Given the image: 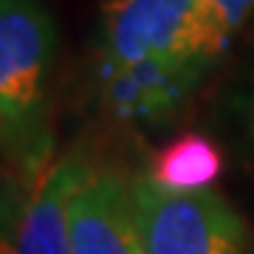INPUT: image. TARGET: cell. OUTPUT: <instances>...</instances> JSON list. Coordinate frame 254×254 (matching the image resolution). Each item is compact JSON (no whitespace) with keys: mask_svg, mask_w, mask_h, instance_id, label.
Listing matches in <instances>:
<instances>
[{"mask_svg":"<svg viewBox=\"0 0 254 254\" xmlns=\"http://www.w3.org/2000/svg\"><path fill=\"white\" fill-rule=\"evenodd\" d=\"M68 229L73 254H144L133 175L116 164L76 155Z\"/></svg>","mask_w":254,"mask_h":254,"instance_id":"5","label":"cell"},{"mask_svg":"<svg viewBox=\"0 0 254 254\" xmlns=\"http://www.w3.org/2000/svg\"><path fill=\"white\" fill-rule=\"evenodd\" d=\"M133 198L144 254H249L237 209L215 190H170L141 170Z\"/></svg>","mask_w":254,"mask_h":254,"instance_id":"2","label":"cell"},{"mask_svg":"<svg viewBox=\"0 0 254 254\" xmlns=\"http://www.w3.org/2000/svg\"><path fill=\"white\" fill-rule=\"evenodd\" d=\"M195 17L198 0H113L105 11L99 68L161 60L200 71L195 65Z\"/></svg>","mask_w":254,"mask_h":254,"instance_id":"4","label":"cell"},{"mask_svg":"<svg viewBox=\"0 0 254 254\" xmlns=\"http://www.w3.org/2000/svg\"><path fill=\"white\" fill-rule=\"evenodd\" d=\"M57 20L43 0H0V113L46 130Z\"/></svg>","mask_w":254,"mask_h":254,"instance_id":"3","label":"cell"},{"mask_svg":"<svg viewBox=\"0 0 254 254\" xmlns=\"http://www.w3.org/2000/svg\"><path fill=\"white\" fill-rule=\"evenodd\" d=\"M246 125H249V138H252V144H254V96L249 102V110H246Z\"/></svg>","mask_w":254,"mask_h":254,"instance_id":"10","label":"cell"},{"mask_svg":"<svg viewBox=\"0 0 254 254\" xmlns=\"http://www.w3.org/2000/svg\"><path fill=\"white\" fill-rule=\"evenodd\" d=\"M203 73L161 60L130 68H99V99L110 116L130 127H158L181 113Z\"/></svg>","mask_w":254,"mask_h":254,"instance_id":"6","label":"cell"},{"mask_svg":"<svg viewBox=\"0 0 254 254\" xmlns=\"http://www.w3.org/2000/svg\"><path fill=\"white\" fill-rule=\"evenodd\" d=\"M254 0H198L195 17V65L206 73L226 54L237 31L252 17Z\"/></svg>","mask_w":254,"mask_h":254,"instance_id":"8","label":"cell"},{"mask_svg":"<svg viewBox=\"0 0 254 254\" xmlns=\"http://www.w3.org/2000/svg\"><path fill=\"white\" fill-rule=\"evenodd\" d=\"M249 254H254V243H252V246H249Z\"/></svg>","mask_w":254,"mask_h":254,"instance_id":"11","label":"cell"},{"mask_svg":"<svg viewBox=\"0 0 254 254\" xmlns=\"http://www.w3.org/2000/svg\"><path fill=\"white\" fill-rule=\"evenodd\" d=\"M76 153H57L46 130L0 173V254H73L68 200Z\"/></svg>","mask_w":254,"mask_h":254,"instance_id":"1","label":"cell"},{"mask_svg":"<svg viewBox=\"0 0 254 254\" xmlns=\"http://www.w3.org/2000/svg\"><path fill=\"white\" fill-rule=\"evenodd\" d=\"M46 130L26 127L23 122H17V119L0 113V167H6V164H11L20 153H26L28 147L34 144Z\"/></svg>","mask_w":254,"mask_h":254,"instance_id":"9","label":"cell"},{"mask_svg":"<svg viewBox=\"0 0 254 254\" xmlns=\"http://www.w3.org/2000/svg\"><path fill=\"white\" fill-rule=\"evenodd\" d=\"M220 170H223V155L218 147L198 133H190L164 147L153 158L147 173L170 190L192 192L212 190Z\"/></svg>","mask_w":254,"mask_h":254,"instance_id":"7","label":"cell"}]
</instances>
